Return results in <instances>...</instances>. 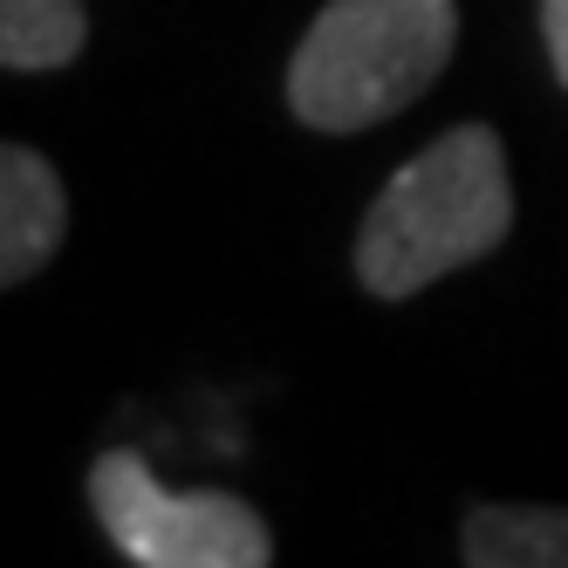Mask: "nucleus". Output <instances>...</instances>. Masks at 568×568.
<instances>
[{"label": "nucleus", "mask_w": 568, "mask_h": 568, "mask_svg": "<svg viewBox=\"0 0 568 568\" xmlns=\"http://www.w3.org/2000/svg\"><path fill=\"white\" fill-rule=\"evenodd\" d=\"M514 226L507 144L494 124H459L404 165L356 233V281L377 302H404L453 267L486 261Z\"/></svg>", "instance_id": "nucleus-1"}, {"label": "nucleus", "mask_w": 568, "mask_h": 568, "mask_svg": "<svg viewBox=\"0 0 568 568\" xmlns=\"http://www.w3.org/2000/svg\"><path fill=\"white\" fill-rule=\"evenodd\" d=\"M453 42V0H329L288 62V110L329 138L371 131L438 83Z\"/></svg>", "instance_id": "nucleus-2"}, {"label": "nucleus", "mask_w": 568, "mask_h": 568, "mask_svg": "<svg viewBox=\"0 0 568 568\" xmlns=\"http://www.w3.org/2000/svg\"><path fill=\"white\" fill-rule=\"evenodd\" d=\"M90 507L110 548L138 568H267L274 535L267 520L220 486L172 494L131 445H110L90 466Z\"/></svg>", "instance_id": "nucleus-3"}, {"label": "nucleus", "mask_w": 568, "mask_h": 568, "mask_svg": "<svg viewBox=\"0 0 568 568\" xmlns=\"http://www.w3.org/2000/svg\"><path fill=\"white\" fill-rule=\"evenodd\" d=\"M69 233V192L55 165L28 144H0V288L34 281Z\"/></svg>", "instance_id": "nucleus-4"}, {"label": "nucleus", "mask_w": 568, "mask_h": 568, "mask_svg": "<svg viewBox=\"0 0 568 568\" xmlns=\"http://www.w3.org/2000/svg\"><path fill=\"white\" fill-rule=\"evenodd\" d=\"M459 555L473 568H568V507H473Z\"/></svg>", "instance_id": "nucleus-5"}, {"label": "nucleus", "mask_w": 568, "mask_h": 568, "mask_svg": "<svg viewBox=\"0 0 568 568\" xmlns=\"http://www.w3.org/2000/svg\"><path fill=\"white\" fill-rule=\"evenodd\" d=\"M83 42V0H0V69H69Z\"/></svg>", "instance_id": "nucleus-6"}, {"label": "nucleus", "mask_w": 568, "mask_h": 568, "mask_svg": "<svg viewBox=\"0 0 568 568\" xmlns=\"http://www.w3.org/2000/svg\"><path fill=\"white\" fill-rule=\"evenodd\" d=\"M541 34H548V62L568 90V0H541Z\"/></svg>", "instance_id": "nucleus-7"}]
</instances>
